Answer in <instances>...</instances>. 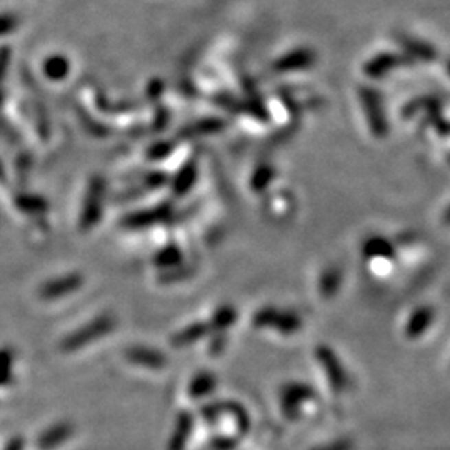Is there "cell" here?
I'll return each instance as SVG.
<instances>
[{
    "instance_id": "6da1fadb",
    "label": "cell",
    "mask_w": 450,
    "mask_h": 450,
    "mask_svg": "<svg viewBox=\"0 0 450 450\" xmlns=\"http://www.w3.org/2000/svg\"><path fill=\"white\" fill-rule=\"evenodd\" d=\"M67 436H69V430L64 429V427L52 430V432H49L47 436H44L41 439V449L42 450L54 449L56 445L60 444L62 440H65V437H67Z\"/></svg>"
},
{
    "instance_id": "7a4b0ae2",
    "label": "cell",
    "mask_w": 450,
    "mask_h": 450,
    "mask_svg": "<svg viewBox=\"0 0 450 450\" xmlns=\"http://www.w3.org/2000/svg\"><path fill=\"white\" fill-rule=\"evenodd\" d=\"M7 450H22V442L21 440H14L9 445V447H7Z\"/></svg>"
},
{
    "instance_id": "3957f363",
    "label": "cell",
    "mask_w": 450,
    "mask_h": 450,
    "mask_svg": "<svg viewBox=\"0 0 450 450\" xmlns=\"http://www.w3.org/2000/svg\"><path fill=\"white\" fill-rule=\"evenodd\" d=\"M449 222H450V217H449Z\"/></svg>"
}]
</instances>
